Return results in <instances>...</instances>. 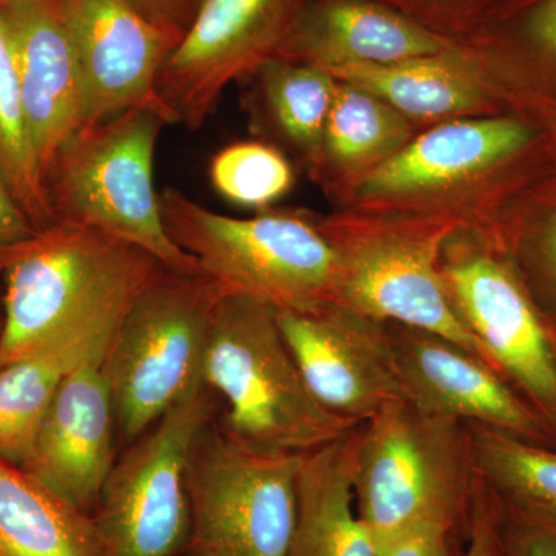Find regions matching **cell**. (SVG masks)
I'll return each instance as SVG.
<instances>
[{
	"label": "cell",
	"mask_w": 556,
	"mask_h": 556,
	"mask_svg": "<svg viewBox=\"0 0 556 556\" xmlns=\"http://www.w3.org/2000/svg\"><path fill=\"white\" fill-rule=\"evenodd\" d=\"M163 265L101 230L54 222L14 249L5 278L0 368L80 332L119 327Z\"/></svg>",
	"instance_id": "cell-1"
},
{
	"label": "cell",
	"mask_w": 556,
	"mask_h": 556,
	"mask_svg": "<svg viewBox=\"0 0 556 556\" xmlns=\"http://www.w3.org/2000/svg\"><path fill=\"white\" fill-rule=\"evenodd\" d=\"M201 378L225 399L219 428L263 452L309 453L356 430L318 404L285 342L277 309L260 300H219Z\"/></svg>",
	"instance_id": "cell-2"
},
{
	"label": "cell",
	"mask_w": 556,
	"mask_h": 556,
	"mask_svg": "<svg viewBox=\"0 0 556 556\" xmlns=\"http://www.w3.org/2000/svg\"><path fill=\"white\" fill-rule=\"evenodd\" d=\"M160 208L172 241L226 294L248 295L277 311L334 303L338 248L306 219L283 212L228 217L174 188L160 193Z\"/></svg>",
	"instance_id": "cell-3"
},
{
	"label": "cell",
	"mask_w": 556,
	"mask_h": 556,
	"mask_svg": "<svg viewBox=\"0 0 556 556\" xmlns=\"http://www.w3.org/2000/svg\"><path fill=\"white\" fill-rule=\"evenodd\" d=\"M169 126L146 109L127 110L76 131L46 178L54 222L75 223L144 249L164 268L203 274L172 241L153 186V155Z\"/></svg>",
	"instance_id": "cell-4"
},
{
	"label": "cell",
	"mask_w": 556,
	"mask_h": 556,
	"mask_svg": "<svg viewBox=\"0 0 556 556\" xmlns=\"http://www.w3.org/2000/svg\"><path fill=\"white\" fill-rule=\"evenodd\" d=\"M226 292L204 274L163 269L138 295L104 356L116 426L137 441L200 382L212 318Z\"/></svg>",
	"instance_id": "cell-5"
},
{
	"label": "cell",
	"mask_w": 556,
	"mask_h": 556,
	"mask_svg": "<svg viewBox=\"0 0 556 556\" xmlns=\"http://www.w3.org/2000/svg\"><path fill=\"white\" fill-rule=\"evenodd\" d=\"M459 422L391 402L358 431L354 500L378 554L409 527L452 525L466 495Z\"/></svg>",
	"instance_id": "cell-6"
},
{
	"label": "cell",
	"mask_w": 556,
	"mask_h": 556,
	"mask_svg": "<svg viewBox=\"0 0 556 556\" xmlns=\"http://www.w3.org/2000/svg\"><path fill=\"white\" fill-rule=\"evenodd\" d=\"M306 453L263 452L208 424L190 452V556H288Z\"/></svg>",
	"instance_id": "cell-7"
},
{
	"label": "cell",
	"mask_w": 556,
	"mask_h": 556,
	"mask_svg": "<svg viewBox=\"0 0 556 556\" xmlns=\"http://www.w3.org/2000/svg\"><path fill=\"white\" fill-rule=\"evenodd\" d=\"M214 393L203 379L113 464L94 525L105 556H174L186 547L190 452L212 422Z\"/></svg>",
	"instance_id": "cell-8"
},
{
	"label": "cell",
	"mask_w": 556,
	"mask_h": 556,
	"mask_svg": "<svg viewBox=\"0 0 556 556\" xmlns=\"http://www.w3.org/2000/svg\"><path fill=\"white\" fill-rule=\"evenodd\" d=\"M305 0H201L160 72L159 91L178 123L199 130L229 80L274 61Z\"/></svg>",
	"instance_id": "cell-9"
},
{
	"label": "cell",
	"mask_w": 556,
	"mask_h": 556,
	"mask_svg": "<svg viewBox=\"0 0 556 556\" xmlns=\"http://www.w3.org/2000/svg\"><path fill=\"white\" fill-rule=\"evenodd\" d=\"M457 313L482 353L556 438V336L517 268L490 254L444 273Z\"/></svg>",
	"instance_id": "cell-10"
},
{
	"label": "cell",
	"mask_w": 556,
	"mask_h": 556,
	"mask_svg": "<svg viewBox=\"0 0 556 556\" xmlns=\"http://www.w3.org/2000/svg\"><path fill=\"white\" fill-rule=\"evenodd\" d=\"M56 3L78 56L83 129L134 109L150 110L169 126L179 124L159 91L161 68L179 36L149 21L129 0Z\"/></svg>",
	"instance_id": "cell-11"
},
{
	"label": "cell",
	"mask_w": 556,
	"mask_h": 556,
	"mask_svg": "<svg viewBox=\"0 0 556 556\" xmlns=\"http://www.w3.org/2000/svg\"><path fill=\"white\" fill-rule=\"evenodd\" d=\"M278 327L313 396L332 415L362 426L405 401L382 321L328 303L277 311Z\"/></svg>",
	"instance_id": "cell-12"
},
{
	"label": "cell",
	"mask_w": 556,
	"mask_h": 556,
	"mask_svg": "<svg viewBox=\"0 0 556 556\" xmlns=\"http://www.w3.org/2000/svg\"><path fill=\"white\" fill-rule=\"evenodd\" d=\"M438 237L393 232L338 248L334 303L382 324L433 332L485 358L438 269Z\"/></svg>",
	"instance_id": "cell-13"
},
{
	"label": "cell",
	"mask_w": 556,
	"mask_h": 556,
	"mask_svg": "<svg viewBox=\"0 0 556 556\" xmlns=\"http://www.w3.org/2000/svg\"><path fill=\"white\" fill-rule=\"evenodd\" d=\"M396 325L390 336L405 401L426 415L506 431L536 444L556 441L543 417L485 358L450 340Z\"/></svg>",
	"instance_id": "cell-14"
},
{
	"label": "cell",
	"mask_w": 556,
	"mask_h": 556,
	"mask_svg": "<svg viewBox=\"0 0 556 556\" xmlns=\"http://www.w3.org/2000/svg\"><path fill=\"white\" fill-rule=\"evenodd\" d=\"M109 343L91 351L64 380L22 466L87 514L97 508L115 464L116 413L104 372Z\"/></svg>",
	"instance_id": "cell-15"
},
{
	"label": "cell",
	"mask_w": 556,
	"mask_h": 556,
	"mask_svg": "<svg viewBox=\"0 0 556 556\" xmlns=\"http://www.w3.org/2000/svg\"><path fill=\"white\" fill-rule=\"evenodd\" d=\"M16 56L36 163L46 182L62 146L83 129V79L56 0L0 7Z\"/></svg>",
	"instance_id": "cell-16"
},
{
	"label": "cell",
	"mask_w": 556,
	"mask_h": 556,
	"mask_svg": "<svg viewBox=\"0 0 556 556\" xmlns=\"http://www.w3.org/2000/svg\"><path fill=\"white\" fill-rule=\"evenodd\" d=\"M538 141L525 119H457L397 149L362 182L365 195H394L441 188L521 155Z\"/></svg>",
	"instance_id": "cell-17"
},
{
	"label": "cell",
	"mask_w": 556,
	"mask_h": 556,
	"mask_svg": "<svg viewBox=\"0 0 556 556\" xmlns=\"http://www.w3.org/2000/svg\"><path fill=\"white\" fill-rule=\"evenodd\" d=\"M441 50L433 35L397 14L369 3L336 0L311 13L302 11L281 60L299 56L320 68L338 62L387 65L437 56Z\"/></svg>",
	"instance_id": "cell-18"
},
{
	"label": "cell",
	"mask_w": 556,
	"mask_h": 556,
	"mask_svg": "<svg viewBox=\"0 0 556 556\" xmlns=\"http://www.w3.org/2000/svg\"><path fill=\"white\" fill-rule=\"evenodd\" d=\"M361 427L303 457L298 519L288 556H378L354 500V456Z\"/></svg>",
	"instance_id": "cell-19"
},
{
	"label": "cell",
	"mask_w": 556,
	"mask_h": 556,
	"mask_svg": "<svg viewBox=\"0 0 556 556\" xmlns=\"http://www.w3.org/2000/svg\"><path fill=\"white\" fill-rule=\"evenodd\" d=\"M0 556H105L93 515L0 457Z\"/></svg>",
	"instance_id": "cell-20"
},
{
	"label": "cell",
	"mask_w": 556,
	"mask_h": 556,
	"mask_svg": "<svg viewBox=\"0 0 556 556\" xmlns=\"http://www.w3.org/2000/svg\"><path fill=\"white\" fill-rule=\"evenodd\" d=\"M116 329L70 336L0 368V457L20 467L27 463L62 383Z\"/></svg>",
	"instance_id": "cell-21"
},
{
	"label": "cell",
	"mask_w": 556,
	"mask_h": 556,
	"mask_svg": "<svg viewBox=\"0 0 556 556\" xmlns=\"http://www.w3.org/2000/svg\"><path fill=\"white\" fill-rule=\"evenodd\" d=\"M324 70L416 118L456 115L482 100L477 80L437 56L387 65L338 62Z\"/></svg>",
	"instance_id": "cell-22"
},
{
	"label": "cell",
	"mask_w": 556,
	"mask_h": 556,
	"mask_svg": "<svg viewBox=\"0 0 556 556\" xmlns=\"http://www.w3.org/2000/svg\"><path fill=\"white\" fill-rule=\"evenodd\" d=\"M470 450L504 507L556 522V448L473 424Z\"/></svg>",
	"instance_id": "cell-23"
},
{
	"label": "cell",
	"mask_w": 556,
	"mask_h": 556,
	"mask_svg": "<svg viewBox=\"0 0 556 556\" xmlns=\"http://www.w3.org/2000/svg\"><path fill=\"white\" fill-rule=\"evenodd\" d=\"M0 179L36 230L53 225L46 182L28 135L20 75L9 25L0 11Z\"/></svg>",
	"instance_id": "cell-24"
},
{
	"label": "cell",
	"mask_w": 556,
	"mask_h": 556,
	"mask_svg": "<svg viewBox=\"0 0 556 556\" xmlns=\"http://www.w3.org/2000/svg\"><path fill=\"white\" fill-rule=\"evenodd\" d=\"M262 98L278 137L314 155L324 144L336 84L324 68L274 60L258 67Z\"/></svg>",
	"instance_id": "cell-25"
},
{
	"label": "cell",
	"mask_w": 556,
	"mask_h": 556,
	"mask_svg": "<svg viewBox=\"0 0 556 556\" xmlns=\"http://www.w3.org/2000/svg\"><path fill=\"white\" fill-rule=\"evenodd\" d=\"M405 134L404 121L378 97L351 84L336 86L324 137L332 160L367 163L396 152Z\"/></svg>",
	"instance_id": "cell-26"
},
{
	"label": "cell",
	"mask_w": 556,
	"mask_h": 556,
	"mask_svg": "<svg viewBox=\"0 0 556 556\" xmlns=\"http://www.w3.org/2000/svg\"><path fill=\"white\" fill-rule=\"evenodd\" d=\"M208 175L223 199L251 207L268 206L294 182L288 160L263 142H239L219 150Z\"/></svg>",
	"instance_id": "cell-27"
},
{
	"label": "cell",
	"mask_w": 556,
	"mask_h": 556,
	"mask_svg": "<svg viewBox=\"0 0 556 556\" xmlns=\"http://www.w3.org/2000/svg\"><path fill=\"white\" fill-rule=\"evenodd\" d=\"M519 241L521 269H517L538 308L556 336V190Z\"/></svg>",
	"instance_id": "cell-28"
},
{
	"label": "cell",
	"mask_w": 556,
	"mask_h": 556,
	"mask_svg": "<svg viewBox=\"0 0 556 556\" xmlns=\"http://www.w3.org/2000/svg\"><path fill=\"white\" fill-rule=\"evenodd\" d=\"M501 556H556V522L503 506Z\"/></svg>",
	"instance_id": "cell-29"
},
{
	"label": "cell",
	"mask_w": 556,
	"mask_h": 556,
	"mask_svg": "<svg viewBox=\"0 0 556 556\" xmlns=\"http://www.w3.org/2000/svg\"><path fill=\"white\" fill-rule=\"evenodd\" d=\"M450 527L442 521L419 522L394 538L378 556H448Z\"/></svg>",
	"instance_id": "cell-30"
},
{
	"label": "cell",
	"mask_w": 556,
	"mask_h": 556,
	"mask_svg": "<svg viewBox=\"0 0 556 556\" xmlns=\"http://www.w3.org/2000/svg\"><path fill=\"white\" fill-rule=\"evenodd\" d=\"M35 232L36 228L30 218L0 179V274L5 269L14 249L30 239Z\"/></svg>",
	"instance_id": "cell-31"
},
{
	"label": "cell",
	"mask_w": 556,
	"mask_h": 556,
	"mask_svg": "<svg viewBox=\"0 0 556 556\" xmlns=\"http://www.w3.org/2000/svg\"><path fill=\"white\" fill-rule=\"evenodd\" d=\"M149 21L182 38L195 17L201 0H129Z\"/></svg>",
	"instance_id": "cell-32"
},
{
	"label": "cell",
	"mask_w": 556,
	"mask_h": 556,
	"mask_svg": "<svg viewBox=\"0 0 556 556\" xmlns=\"http://www.w3.org/2000/svg\"><path fill=\"white\" fill-rule=\"evenodd\" d=\"M503 504L479 508L471 530L470 546L464 556H501L503 544Z\"/></svg>",
	"instance_id": "cell-33"
},
{
	"label": "cell",
	"mask_w": 556,
	"mask_h": 556,
	"mask_svg": "<svg viewBox=\"0 0 556 556\" xmlns=\"http://www.w3.org/2000/svg\"><path fill=\"white\" fill-rule=\"evenodd\" d=\"M526 30L536 50L556 64V0H540L530 13Z\"/></svg>",
	"instance_id": "cell-34"
},
{
	"label": "cell",
	"mask_w": 556,
	"mask_h": 556,
	"mask_svg": "<svg viewBox=\"0 0 556 556\" xmlns=\"http://www.w3.org/2000/svg\"><path fill=\"white\" fill-rule=\"evenodd\" d=\"M40 2V0H0V7L17 5V3Z\"/></svg>",
	"instance_id": "cell-35"
},
{
	"label": "cell",
	"mask_w": 556,
	"mask_h": 556,
	"mask_svg": "<svg viewBox=\"0 0 556 556\" xmlns=\"http://www.w3.org/2000/svg\"><path fill=\"white\" fill-rule=\"evenodd\" d=\"M0 329H2V320H0Z\"/></svg>",
	"instance_id": "cell-36"
},
{
	"label": "cell",
	"mask_w": 556,
	"mask_h": 556,
	"mask_svg": "<svg viewBox=\"0 0 556 556\" xmlns=\"http://www.w3.org/2000/svg\"><path fill=\"white\" fill-rule=\"evenodd\" d=\"M555 110H556V108H555Z\"/></svg>",
	"instance_id": "cell-37"
}]
</instances>
